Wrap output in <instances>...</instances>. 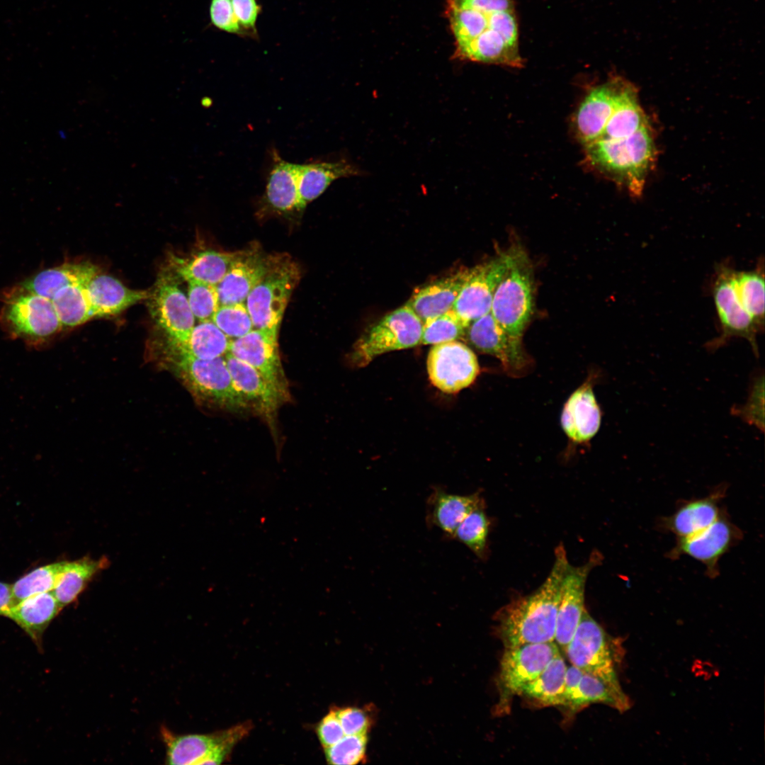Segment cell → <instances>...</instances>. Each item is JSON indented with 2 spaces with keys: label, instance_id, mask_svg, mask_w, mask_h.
<instances>
[{
  "label": "cell",
  "instance_id": "44dd1931",
  "mask_svg": "<svg viewBox=\"0 0 765 765\" xmlns=\"http://www.w3.org/2000/svg\"><path fill=\"white\" fill-rule=\"evenodd\" d=\"M227 367L236 390L247 404L271 419L285 400L256 369L228 353Z\"/></svg>",
  "mask_w": 765,
  "mask_h": 765
},
{
  "label": "cell",
  "instance_id": "5bb4252c",
  "mask_svg": "<svg viewBox=\"0 0 765 765\" xmlns=\"http://www.w3.org/2000/svg\"><path fill=\"white\" fill-rule=\"evenodd\" d=\"M277 336L266 330L253 329L232 339L229 353L259 371L287 400L288 382L280 359Z\"/></svg>",
  "mask_w": 765,
  "mask_h": 765
},
{
  "label": "cell",
  "instance_id": "d6a6232c",
  "mask_svg": "<svg viewBox=\"0 0 765 765\" xmlns=\"http://www.w3.org/2000/svg\"><path fill=\"white\" fill-rule=\"evenodd\" d=\"M647 123L635 87L620 79L614 109L600 138H625Z\"/></svg>",
  "mask_w": 765,
  "mask_h": 765
},
{
  "label": "cell",
  "instance_id": "603a6c76",
  "mask_svg": "<svg viewBox=\"0 0 765 765\" xmlns=\"http://www.w3.org/2000/svg\"><path fill=\"white\" fill-rule=\"evenodd\" d=\"M470 268H462L456 272L425 285L414 292L406 303L424 323L453 307Z\"/></svg>",
  "mask_w": 765,
  "mask_h": 765
},
{
  "label": "cell",
  "instance_id": "4fadbf2b",
  "mask_svg": "<svg viewBox=\"0 0 765 765\" xmlns=\"http://www.w3.org/2000/svg\"><path fill=\"white\" fill-rule=\"evenodd\" d=\"M426 364L431 383L446 393H455L468 387L480 371L474 352L457 340L432 345Z\"/></svg>",
  "mask_w": 765,
  "mask_h": 765
},
{
  "label": "cell",
  "instance_id": "277c9868",
  "mask_svg": "<svg viewBox=\"0 0 765 765\" xmlns=\"http://www.w3.org/2000/svg\"><path fill=\"white\" fill-rule=\"evenodd\" d=\"M0 325L11 338L45 347L63 329L52 301L18 284L2 294Z\"/></svg>",
  "mask_w": 765,
  "mask_h": 765
},
{
  "label": "cell",
  "instance_id": "f6af8a7d",
  "mask_svg": "<svg viewBox=\"0 0 765 765\" xmlns=\"http://www.w3.org/2000/svg\"><path fill=\"white\" fill-rule=\"evenodd\" d=\"M368 735H346L334 744L324 748L329 764L354 765L366 760Z\"/></svg>",
  "mask_w": 765,
  "mask_h": 765
},
{
  "label": "cell",
  "instance_id": "f1b7e54d",
  "mask_svg": "<svg viewBox=\"0 0 765 765\" xmlns=\"http://www.w3.org/2000/svg\"><path fill=\"white\" fill-rule=\"evenodd\" d=\"M454 57L461 60L517 68L523 63L518 47L508 45L498 33L489 28L472 40L456 45Z\"/></svg>",
  "mask_w": 765,
  "mask_h": 765
},
{
  "label": "cell",
  "instance_id": "60d3db41",
  "mask_svg": "<svg viewBox=\"0 0 765 765\" xmlns=\"http://www.w3.org/2000/svg\"><path fill=\"white\" fill-rule=\"evenodd\" d=\"M470 325L452 308L423 323L421 344L434 345L463 338Z\"/></svg>",
  "mask_w": 765,
  "mask_h": 765
},
{
  "label": "cell",
  "instance_id": "836d02e7",
  "mask_svg": "<svg viewBox=\"0 0 765 765\" xmlns=\"http://www.w3.org/2000/svg\"><path fill=\"white\" fill-rule=\"evenodd\" d=\"M603 703L620 713L630 708V701L618 679H607L583 672L573 699L567 706L577 711L591 703Z\"/></svg>",
  "mask_w": 765,
  "mask_h": 765
},
{
  "label": "cell",
  "instance_id": "74e56055",
  "mask_svg": "<svg viewBox=\"0 0 765 765\" xmlns=\"http://www.w3.org/2000/svg\"><path fill=\"white\" fill-rule=\"evenodd\" d=\"M51 301L63 329L79 326L94 317L86 283L61 288Z\"/></svg>",
  "mask_w": 765,
  "mask_h": 765
},
{
  "label": "cell",
  "instance_id": "c3c4849f",
  "mask_svg": "<svg viewBox=\"0 0 765 765\" xmlns=\"http://www.w3.org/2000/svg\"><path fill=\"white\" fill-rule=\"evenodd\" d=\"M337 716L346 735H368L373 720L365 709L346 707L336 709Z\"/></svg>",
  "mask_w": 765,
  "mask_h": 765
},
{
  "label": "cell",
  "instance_id": "816d5d0a",
  "mask_svg": "<svg viewBox=\"0 0 765 765\" xmlns=\"http://www.w3.org/2000/svg\"><path fill=\"white\" fill-rule=\"evenodd\" d=\"M317 734L323 748L334 744L345 735L337 716L336 708L332 709L319 722Z\"/></svg>",
  "mask_w": 765,
  "mask_h": 765
},
{
  "label": "cell",
  "instance_id": "7bdbcfd3",
  "mask_svg": "<svg viewBox=\"0 0 765 765\" xmlns=\"http://www.w3.org/2000/svg\"><path fill=\"white\" fill-rule=\"evenodd\" d=\"M489 521L484 508L471 511L456 528L453 538L465 544L477 556L482 558L487 550Z\"/></svg>",
  "mask_w": 765,
  "mask_h": 765
},
{
  "label": "cell",
  "instance_id": "52a82bcc",
  "mask_svg": "<svg viewBox=\"0 0 765 765\" xmlns=\"http://www.w3.org/2000/svg\"><path fill=\"white\" fill-rule=\"evenodd\" d=\"M533 309L531 266L526 254L520 249L494 291L490 312L508 334L521 339Z\"/></svg>",
  "mask_w": 765,
  "mask_h": 765
},
{
  "label": "cell",
  "instance_id": "5b68a950",
  "mask_svg": "<svg viewBox=\"0 0 765 765\" xmlns=\"http://www.w3.org/2000/svg\"><path fill=\"white\" fill-rule=\"evenodd\" d=\"M300 278V268L289 255H268L266 271L245 301L254 329L278 334L284 311Z\"/></svg>",
  "mask_w": 765,
  "mask_h": 765
},
{
  "label": "cell",
  "instance_id": "8992f818",
  "mask_svg": "<svg viewBox=\"0 0 765 765\" xmlns=\"http://www.w3.org/2000/svg\"><path fill=\"white\" fill-rule=\"evenodd\" d=\"M423 322L407 304L367 329L353 346L350 361L362 368L387 352L421 345Z\"/></svg>",
  "mask_w": 765,
  "mask_h": 765
},
{
  "label": "cell",
  "instance_id": "f5cc1de1",
  "mask_svg": "<svg viewBox=\"0 0 765 765\" xmlns=\"http://www.w3.org/2000/svg\"><path fill=\"white\" fill-rule=\"evenodd\" d=\"M447 5L469 8L484 13L500 11L514 12L513 0H447Z\"/></svg>",
  "mask_w": 765,
  "mask_h": 765
},
{
  "label": "cell",
  "instance_id": "1f68e13d",
  "mask_svg": "<svg viewBox=\"0 0 765 765\" xmlns=\"http://www.w3.org/2000/svg\"><path fill=\"white\" fill-rule=\"evenodd\" d=\"M99 272L98 267L89 261L66 263L40 271L20 285L51 300L61 288L72 284L86 283Z\"/></svg>",
  "mask_w": 765,
  "mask_h": 765
},
{
  "label": "cell",
  "instance_id": "11a10c76",
  "mask_svg": "<svg viewBox=\"0 0 765 765\" xmlns=\"http://www.w3.org/2000/svg\"><path fill=\"white\" fill-rule=\"evenodd\" d=\"M582 674L583 671L574 665L567 667L565 680L564 707H567L573 699Z\"/></svg>",
  "mask_w": 765,
  "mask_h": 765
},
{
  "label": "cell",
  "instance_id": "e575fe53",
  "mask_svg": "<svg viewBox=\"0 0 765 765\" xmlns=\"http://www.w3.org/2000/svg\"><path fill=\"white\" fill-rule=\"evenodd\" d=\"M567 668L559 653L535 679L521 688L518 695L539 706H563Z\"/></svg>",
  "mask_w": 765,
  "mask_h": 765
},
{
  "label": "cell",
  "instance_id": "9a60e30c",
  "mask_svg": "<svg viewBox=\"0 0 765 765\" xmlns=\"http://www.w3.org/2000/svg\"><path fill=\"white\" fill-rule=\"evenodd\" d=\"M740 538V531L721 514L705 529L692 536L678 538L671 555H687L703 564L709 574L715 575L720 557Z\"/></svg>",
  "mask_w": 765,
  "mask_h": 765
},
{
  "label": "cell",
  "instance_id": "2e32d148",
  "mask_svg": "<svg viewBox=\"0 0 765 765\" xmlns=\"http://www.w3.org/2000/svg\"><path fill=\"white\" fill-rule=\"evenodd\" d=\"M600 561V554L594 551L584 565L579 567L568 566L562 582L554 639L557 646L564 650L585 610L584 586L588 574Z\"/></svg>",
  "mask_w": 765,
  "mask_h": 765
},
{
  "label": "cell",
  "instance_id": "ee69618b",
  "mask_svg": "<svg viewBox=\"0 0 765 765\" xmlns=\"http://www.w3.org/2000/svg\"><path fill=\"white\" fill-rule=\"evenodd\" d=\"M212 321L229 338H239L254 329L245 302L220 305Z\"/></svg>",
  "mask_w": 765,
  "mask_h": 765
},
{
  "label": "cell",
  "instance_id": "83f0119b",
  "mask_svg": "<svg viewBox=\"0 0 765 765\" xmlns=\"http://www.w3.org/2000/svg\"><path fill=\"white\" fill-rule=\"evenodd\" d=\"M360 174V169L345 159L298 164V186L302 207L318 198L335 180Z\"/></svg>",
  "mask_w": 765,
  "mask_h": 765
},
{
  "label": "cell",
  "instance_id": "d6986e66",
  "mask_svg": "<svg viewBox=\"0 0 765 765\" xmlns=\"http://www.w3.org/2000/svg\"><path fill=\"white\" fill-rule=\"evenodd\" d=\"M620 79L613 78L594 87L579 105L574 124L578 139L584 146L602 135L614 109Z\"/></svg>",
  "mask_w": 765,
  "mask_h": 765
},
{
  "label": "cell",
  "instance_id": "d4e9b609",
  "mask_svg": "<svg viewBox=\"0 0 765 765\" xmlns=\"http://www.w3.org/2000/svg\"><path fill=\"white\" fill-rule=\"evenodd\" d=\"M561 424L567 436L576 442L588 441L597 433L601 412L590 384L581 386L567 400Z\"/></svg>",
  "mask_w": 765,
  "mask_h": 765
},
{
  "label": "cell",
  "instance_id": "f35d334b",
  "mask_svg": "<svg viewBox=\"0 0 765 765\" xmlns=\"http://www.w3.org/2000/svg\"><path fill=\"white\" fill-rule=\"evenodd\" d=\"M733 280L737 296L759 329L764 328V278L759 270L734 271Z\"/></svg>",
  "mask_w": 765,
  "mask_h": 765
},
{
  "label": "cell",
  "instance_id": "4dcf8cb0",
  "mask_svg": "<svg viewBox=\"0 0 765 765\" xmlns=\"http://www.w3.org/2000/svg\"><path fill=\"white\" fill-rule=\"evenodd\" d=\"M237 254V251L204 250L188 259L174 256L171 271L176 277L186 281L196 280L217 285L227 273Z\"/></svg>",
  "mask_w": 765,
  "mask_h": 765
},
{
  "label": "cell",
  "instance_id": "3957f363",
  "mask_svg": "<svg viewBox=\"0 0 765 765\" xmlns=\"http://www.w3.org/2000/svg\"><path fill=\"white\" fill-rule=\"evenodd\" d=\"M585 147L586 158L591 165L623 184L633 197L641 196L657 156L648 123L629 137L599 138Z\"/></svg>",
  "mask_w": 765,
  "mask_h": 765
},
{
  "label": "cell",
  "instance_id": "30bf717a",
  "mask_svg": "<svg viewBox=\"0 0 765 765\" xmlns=\"http://www.w3.org/2000/svg\"><path fill=\"white\" fill-rule=\"evenodd\" d=\"M559 653L555 641L505 648L498 678L500 709H505L512 697L535 679Z\"/></svg>",
  "mask_w": 765,
  "mask_h": 765
},
{
  "label": "cell",
  "instance_id": "ab89813d",
  "mask_svg": "<svg viewBox=\"0 0 765 765\" xmlns=\"http://www.w3.org/2000/svg\"><path fill=\"white\" fill-rule=\"evenodd\" d=\"M67 562L40 566L17 579L12 584L15 604L35 594L52 591Z\"/></svg>",
  "mask_w": 765,
  "mask_h": 765
},
{
  "label": "cell",
  "instance_id": "ffe728a7",
  "mask_svg": "<svg viewBox=\"0 0 765 765\" xmlns=\"http://www.w3.org/2000/svg\"><path fill=\"white\" fill-rule=\"evenodd\" d=\"M268 256L256 249L237 251L229 270L217 285L220 305L245 302L246 299L264 276Z\"/></svg>",
  "mask_w": 765,
  "mask_h": 765
},
{
  "label": "cell",
  "instance_id": "8fae6325",
  "mask_svg": "<svg viewBox=\"0 0 765 765\" xmlns=\"http://www.w3.org/2000/svg\"><path fill=\"white\" fill-rule=\"evenodd\" d=\"M147 300L149 313L164 336L176 343L186 341L195 326V317L171 271L159 276Z\"/></svg>",
  "mask_w": 765,
  "mask_h": 765
},
{
  "label": "cell",
  "instance_id": "b9f144b4",
  "mask_svg": "<svg viewBox=\"0 0 765 765\" xmlns=\"http://www.w3.org/2000/svg\"><path fill=\"white\" fill-rule=\"evenodd\" d=\"M446 13L456 45L472 40L488 28V13L447 5Z\"/></svg>",
  "mask_w": 765,
  "mask_h": 765
},
{
  "label": "cell",
  "instance_id": "f546056e",
  "mask_svg": "<svg viewBox=\"0 0 765 765\" xmlns=\"http://www.w3.org/2000/svg\"><path fill=\"white\" fill-rule=\"evenodd\" d=\"M484 507L478 494L464 496L436 490L429 499V521L453 538L463 520L473 510Z\"/></svg>",
  "mask_w": 765,
  "mask_h": 765
},
{
  "label": "cell",
  "instance_id": "9f6ffc18",
  "mask_svg": "<svg viewBox=\"0 0 765 765\" xmlns=\"http://www.w3.org/2000/svg\"><path fill=\"white\" fill-rule=\"evenodd\" d=\"M14 604L12 584L0 581V615Z\"/></svg>",
  "mask_w": 765,
  "mask_h": 765
},
{
  "label": "cell",
  "instance_id": "cb8c5ba5",
  "mask_svg": "<svg viewBox=\"0 0 765 765\" xmlns=\"http://www.w3.org/2000/svg\"><path fill=\"white\" fill-rule=\"evenodd\" d=\"M86 288L94 317L118 314L147 300L150 295L149 291L130 289L117 278L100 272L86 283Z\"/></svg>",
  "mask_w": 765,
  "mask_h": 765
},
{
  "label": "cell",
  "instance_id": "7dc6e473",
  "mask_svg": "<svg viewBox=\"0 0 765 765\" xmlns=\"http://www.w3.org/2000/svg\"><path fill=\"white\" fill-rule=\"evenodd\" d=\"M764 376L757 375L752 380L744 404L732 407L731 413L761 431H764Z\"/></svg>",
  "mask_w": 765,
  "mask_h": 765
},
{
  "label": "cell",
  "instance_id": "ac0fdd59",
  "mask_svg": "<svg viewBox=\"0 0 765 765\" xmlns=\"http://www.w3.org/2000/svg\"><path fill=\"white\" fill-rule=\"evenodd\" d=\"M251 725L247 722L226 730L210 734L178 735L165 727L161 730L166 747V763L171 765H203L212 752L225 741L247 735Z\"/></svg>",
  "mask_w": 765,
  "mask_h": 765
},
{
  "label": "cell",
  "instance_id": "ba28073f",
  "mask_svg": "<svg viewBox=\"0 0 765 765\" xmlns=\"http://www.w3.org/2000/svg\"><path fill=\"white\" fill-rule=\"evenodd\" d=\"M565 651L572 664L584 672L618 679L616 668L623 657L621 642L607 634L586 609Z\"/></svg>",
  "mask_w": 765,
  "mask_h": 765
},
{
  "label": "cell",
  "instance_id": "db71d44e",
  "mask_svg": "<svg viewBox=\"0 0 765 765\" xmlns=\"http://www.w3.org/2000/svg\"><path fill=\"white\" fill-rule=\"evenodd\" d=\"M232 4L241 28L254 31L256 20L261 10L257 1L232 0Z\"/></svg>",
  "mask_w": 765,
  "mask_h": 765
},
{
  "label": "cell",
  "instance_id": "484cf974",
  "mask_svg": "<svg viewBox=\"0 0 765 765\" xmlns=\"http://www.w3.org/2000/svg\"><path fill=\"white\" fill-rule=\"evenodd\" d=\"M725 487L713 494L681 504L670 516L664 518L662 526L678 538L692 536L714 523L721 515L720 499Z\"/></svg>",
  "mask_w": 765,
  "mask_h": 765
},
{
  "label": "cell",
  "instance_id": "f907efd6",
  "mask_svg": "<svg viewBox=\"0 0 765 765\" xmlns=\"http://www.w3.org/2000/svg\"><path fill=\"white\" fill-rule=\"evenodd\" d=\"M488 28L498 33L510 46L518 47V27L513 11L488 13Z\"/></svg>",
  "mask_w": 765,
  "mask_h": 765
},
{
  "label": "cell",
  "instance_id": "e0dca14e",
  "mask_svg": "<svg viewBox=\"0 0 765 765\" xmlns=\"http://www.w3.org/2000/svg\"><path fill=\"white\" fill-rule=\"evenodd\" d=\"M465 336L474 348L497 358L509 370H518L526 364L521 339L508 334L490 312L472 322Z\"/></svg>",
  "mask_w": 765,
  "mask_h": 765
},
{
  "label": "cell",
  "instance_id": "6da1fadb",
  "mask_svg": "<svg viewBox=\"0 0 765 765\" xmlns=\"http://www.w3.org/2000/svg\"><path fill=\"white\" fill-rule=\"evenodd\" d=\"M569 565L565 549L559 545L552 568L543 584L497 612L496 630L505 648L554 641L562 582Z\"/></svg>",
  "mask_w": 765,
  "mask_h": 765
},
{
  "label": "cell",
  "instance_id": "4316f807",
  "mask_svg": "<svg viewBox=\"0 0 765 765\" xmlns=\"http://www.w3.org/2000/svg\"><path fill=\"white\" fill-rule=\"evenodd\" d=\"M62 608L53 593L49 591L28 597L0 616L15 622L39 646L46 628Z\"/></svg>",
  "mask_w": 765,
  "mask_h": 765
},
{
  "label": "cell",
  "instance_id": "7a4b0ae2",
  "mask_svg": "<svg viewBox=\"0 0 765 765\" xmlns=\"http://www.w3.org/2000/svg\"><path fill=\"white\" fill-rule=\"evenodd\" d=\"M154 351L161 367L175 375L199 404L231 412L249 407L234 385L225 357L194 358L164 339Z\"/></svg>",
  "mask_w": 765,
  "mask_h": 765
},
{
  "label": "cell",
  "instance_id": "bcb514c9",
  "mask_svg": "<svg viewBox=\"0 0 765 765\" xmlns=\"http://www.w3.org/2000/svg\"><path fill=\"white\" fill-rule=\"evenodd\" d=\"M187 282V298L195 318L199 322L212 320L220 307L217 285L196 280Z\"/></svg>",
  "mask_w": 765,
  "mask_h": 765
},
{
  "label": "cell",
  "instance_id": "9c48e42d",
  "mask_svg": "<svg viewBox=\"0 0 765 765\" xmlns=\"http://www.w3.org/2000/svg\"><path fill=\"white\" fill-rule=\"evenodd\" d=\"M734 271L726 266H720L713 287L714 302L720 323V334L708 341L706 347L715 351L725 345L733 337L743 338L749 341L754 353L759 356L756 336L761 331L742 306L735 290Z\"/></svg>",
  "mask_w": 765,
  "mask_h": 765
},
{
  "label": "cell",
  "instance_id": "8d00e7d4",
  "mask_svg": "<svg viewBox=\"0 0 765 765\" xmlns=\"http://www.w3.org/2000/svg\"><path fill=\"white\" fill-rule=\"evenodd\" d=\"M107 562L104 557L94 560L88 557L67 561L52 591L60 604L64 607L74 601L91 579L107 566Z\"/></svg>",
  "mask_w": 765,
  "mask_h": 765
},
{
  "label": "cell",
  "instance_id": "7402d4cb",
  "mask_svg": "<svg viewBox=\"0 0 765 765\" xmlns=\"http://www.w3.org/2000/svg\"><path fill=\"white\" fill-rule=\"evenodd\" d=\"M297 174L298 164L284 160L273 149L262 199L264 208L283 215H292L304 209L300 199Z\"/></svg>",
  "mask_w": 765,
  "mask_h": 765
},
{
  "label": "cell",
  "instance_id": "681fc988",
  "mask_svg": "<svg viewBox=\"0 0 765 765\" xmlns=\"http://www.w3.org/2000/svg\"><path fill=\"white\" fill-rule=\"evenodd\" d=\"M210 16L212 24L229 33L240 34L242 28L234 14L232 0H211Z\"/></svg>",
  "mask_w": 765,
  "mask_h": 765
},
{
  "label": "cell",
  "instance_id": "7c38bea8",
  "mask_svg": "<svg viewBox=\"0 0 765 765\" xmlns=\"http://www.w3.org/2000/svg\"><path fill=\"white\" fill-rule=\"evenodd\" d=\"M520 249L514 248L470 268L452 309L470 324L490 312L494 291Z\"/></svg>",
  "mask_w": 765,
  "mask_h": 765
},
{
  "label": "cell",
  "instance_id": "d590c367",
  "mask_svg": "<svg viewBox=\"0 0 765 765\" xmlns=\"http://www.w3.org/2000/svg\"><path fill=\"white\" fill-rule=\"evenodd\" d=\"M163 339L181 351L200 359L225 357L230 351L232 341L212 320L201 321L195 325L183 343L172 341L164 336Z\"/></svg>",
  "mask_w": 765,
  "mask_h": 765
}]
</instances>
